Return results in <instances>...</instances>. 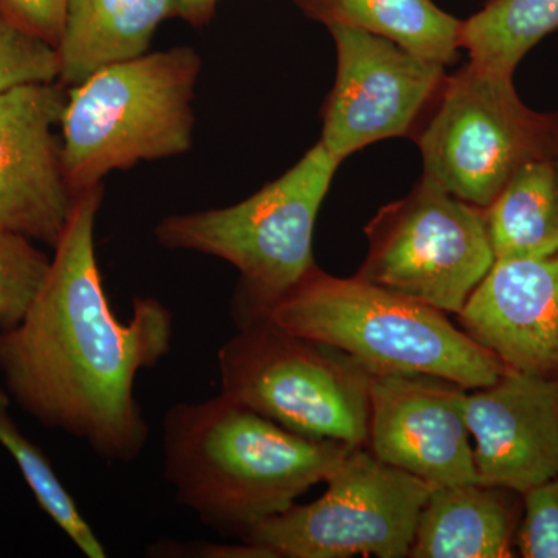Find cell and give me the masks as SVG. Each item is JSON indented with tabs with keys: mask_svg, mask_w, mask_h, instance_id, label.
Listing matches in <instances>:
<instances>
[{
	"mask_svg": "<svg viewBox=\"0 0 558 558\" xmlns=\"http://www.w3.org/2000/svg\"><path fill=\"white\" fill-rule=\"evenodd\" d=\"M101 201L102 185L76 196L38 299L0 330V374L40 424L106 461L132 462L149 439L135 380L170 354L174 317L153 296H137L126 322L113 314L95 253Z\"/></svg>",
	"mask_w": 558,
	"mask_h": 558,
	"instance_id": "cell-1",
	"label": "cell"
},
{
	"mask_svg": "<svg viewBox=\"0 0 558 558\" xmlns=\"http://www.w3.org/2000/svg\"><path fill=\"white\" fill-rule=\"evenodd\" d=\"M354 447L290 432L222 392L175 403L163 418L165 478L179 505L240 539L328 480Z\"/></svg>",
	"mask_w": 558,
	"mask_h": 558,
	"instance_id": "cell-2",
	"label": "cell"
},
{
	"mask_svg": "<svg viewBox=\"0 0 558 558\" xmlns=\"http://www.w3.org/2000/svg\"><path fill=\"white\" fill-rule=\"evenodd\" d=\"M279 328L329 344L371 376L417 374L465 389L490 387L508 366L462 332L444 312L369 284L314 267L267 311Z\"/></svg>",
	"mask_w": 558,
	"mask_h": 558,
	"instance_id": "cell-3",
	"label": "cell"
},
{
	"mask_svg": "<svg viewBox=\"0 0 558 558\" xmlns=\"http://www.w3.org/2000/svg\"><path fill=\"white\" fill-rule=\"evenodd\" d=\"M201 70L199 51L180 46L108 65L70 87L60 135L73 194L102 185L109 172L189 153Z\"/></svg>",
	"mask_w": 558,
	"mask_h": 558,
	"instance_id": "cell-4",
	"label": "cell"
},
{
	"mask_svg": "<svg viewBox=\"0 0 558 558\" xmlns=\"http://www.w3.org/2000/svg\"><path fill=\"white\" fill-rule=\"evenodd\" d=\"M341 161L317 143L288 172L226 208L171 215L154 229L161 247L227 260L241 275L238 326L266 317L306 277L314 260L319 208Z\"/></svg>",
	"mask_w": 558,
	"mask_h": 558,
	"instance_id": "cell-5",
	"label": "cell"
},
{
	"mask_svg": "<svg viewBox=\"0 0 558 558\" xmlns=\"http://www.w3.org/2000/svg\"><path fill=\"white\" fill-rule=\"evenodd\" d=\"M218 366L222 395L275 424L368 444L371 374L339 349L256 318L219 349Z\"/></svg>",
	"mask_w": 558,
	"mask_h": 558,
	"instance_id": "cell-6",
	"label": "cell"
},
{
	"mask_svg": "<svg viewBox=\"0 0 558 558\" xmlns=\"http://www.w3.org/2000/svg\"><path fill=\"white\" fill-rule=\"evenodd\" d=\"M429 109L417 137L422 178L475 207H488L529 161L554 159V113L524 105L510 73L469 61Z\"/></svg>",
	"mask_w": 558,
	"mask_h": 558,
	"instance_id": "cell-7",
	"label": "cell"
},
{
	"mask_svg": "<svg viewBox=\"0 0 558 558\" xmlns=\"http://www.w3.org/2000/svg\"><path fill=\"white\" fill-rule=\"evenodd\" d=\"M328 490L248 529L242 542L274 558L410 556L432 486L354 447L325 481Z\"/></svg>",
	"mask_w": 558,
	"mask_h": 558,
	"instance_id": "cell-8",
	"label": "cell"
},
{
	"mask_svg": "<svg viewBox=\"0 0 558 558\" xmlns=\"http://www.w3.org/2000/svg\"><path fill=\"white\" fill-rule=\"evenodd\" d=\"M357 278L440 312L459 314L495 263L483 208L422 178L377 213Z\"/></svg>",
	"mask_w": 558,
	"mask_h": 558,
	"instance_id": "cell-9",
	"label": "cell"
},
{
	"mask_svg": "<svg viewBox=\"0 0 558 558\" xmlns=\"http://www.w3.org/2000/svg\"><path fill=\"white\" fill-rule=\"evenodd\" d=\"M328 31L337 75L323 108L319 143L343 161L371 143L410 135L438 97L446 65L371 33Z\"/></svg>",
	"mask_w": 558,
	"mask_h": 558,
	"instance_id": "cell-10",
	"label": "cell"
},
{
	"mask_svg": "<svg viewBox=\"0 0 558 558\" xmlns=\"http://www.w3.org/2000/svg\"><path fill=\"white\" fill-rule=\"evenodd\" d=\"M60 81L0 94V227L54 248L76 196L62 168Z\"/></svg>",
	"mask_w": 558,
	"mask_h": 558,
	"instance_id": "cell-11",
	"label": "cell"
},
{
	"mask_svg": "<svg viewBox=\"0 0 558 558\" xmlns=\"http://www.w3.org/2000/svg\"><path fill=\"white\" fill-rule=\"evenodd\" d=\"M464 391L432 376H371V453L432 487L480 483L462 411Z\"/></svg>",
	"mask_w": 558,
	"mask_h": 558,
	"instance_id": "cell-12",
	"label": "cell"
},
{
	"mask_svg": "<svg viewBox=\"0 0 558 558\" xmlns=\"http://www.w3.org/2000/svg\"><path fill=\"white\" fill-rule=\"evenodd\" d=\"M465 389L462 411L480 484L526 494L558 478V403L554 381L508 373L490 387Z\"/></svg>",
	"mask_w": 558,
	"mask_h": 558,
	"instance_id": "cell-13",
	"label": "cell"
},
{
	"mask_svg": "<svg viewBox=\"0 0 558 558\" xmlns=\"http://www.w3.org/2000/svg\"><path fill=\"white\" fill-rule=\"evenodd\" d=\"M458 315L509 369L557 379L558 252L495 260Z\"/></svg>",
	"mask_w": 558,
	"mask_h": 558,
	"instance_id": "cell-14",
	"label": "cell"
},
{
	"mask_svg": "<svg viewBox=\"0 0 558 558\" xmlns=\"http://www.w3.org/2000/svg\"><path fill=\"white\" fill-rule=\"evenodd\" d=\"M523 497L480 483L433 487L418 515L411 558L515 557Z\"/></svg>",
	"mask_w": 558,
	"mask_h": 558,
	"instance_id": "cell-15",
	"label": "cell"
},
{
	"mask_svg": "<svg viewBox=\"0 0 558 558\" xmlns=\"http://www.w3.org/2000/svg\"><path fill=\"white\" fill-rule=\"evenodd\" d=\"M171 17H179V0H69L58 81L70 89L102 68L148 53Z\"/></svg>",
	"mask_w": 558,
	"mask_h": 558,
	"instance_id": "cell-16",
	"label": "cell"
},
{
	"mask_svg": "<svg viewBox=\"0 0 558 558\" xmlns=\"http://www.w3.org/2000/svg\"><path fill=\"white\" fill-rule=\"evenodd\" d=\"M304 16L392 40L418 57L453 64L461 50L462 21L433 0H293Z\"/></svg>",
	"mask_w": 558,
	"mask_h": 558,
	"instance_id": "cell-17",
	"label": "cell"
},
{
	"mask_svg": "<svg viewBox=\"0 0 558 558\" xmlns=\"http://www.w3.org/2000/svg\"><path fill=\"white\" fill-rule=\"evenodd\" d=\"M495 260L558 252V161H529L483 208Z\"/></svg>",
	"mask_w": 558,
	"mask_h": 558,
	"instance_id": "cell-18",
	"label": "cell"
},
{
	"mask_svg": "<svg viewBox=\"0 0 558 558\" xmlns=\"http://www.w3.org/2000/svg\"><path fill=\"white\" fill-rule=\"evenodd\" d=\"M558 31V0H487L462 21L461 49L483 68L513 75L521 60Z\"/></svg>",
	"mask_w": 558,
	"mask_h": 558,
	"instance_id": "cell-19",
	"label": "cell"
},
{
	"mask_svg": "<svg viewBox=\"0 0 558 558\" xmlns=\"http://www.w3.org/2000/svg\"><path fill=\"white\" fill-rule=\"evenodd\" d=\"M11 396L0 388V444L20 468L40 509L64 532L70 542L89 558H105L106 549L84 519L75 499L61 483L43 450L22 433L10 414Z\"/></svg>",
	"mask_w": 558,
	"mask_h": 558,
	"instance_id": "cell-20",
	"label": "cell"
},
{
	"mask_svg": "<svg viewBox=\"0 0 558 558\" xmlns=\"http://www.w3.org/2000/svg\"><path fill=\"white\" fill-rule=\"evenodd\" d=\"M33 242L0 227V330L20 325L49 277L51 256Z\"/></svg>",
	"mask_w": 558,
	"mask_h": 558,
	"instance_id": "cell-21",
	"label": "cell"
},
{
	"mask_svg": "<svg viewBox=\"0 0 558 558\" xmlns=\"http://www.w3.org/2000/svg\"><path fill=\"white\" fill-rule=\"evenodd\" d=\"M60 76L58 51L0 9V94L51 83Z\"/></svg>",
	"mask_w": 558,
	"mask_h": 558,
	"instance_id": "cell-22",
	"label": "cell"
},
{
	"mask_svg": "<svg viewBox=\"0 0 558 558\" xmlns=\"http://www.w3.org/2000/svg\"><path fill=\"white\" fill-rule=\"evenodd\" d=\"M523 497L517 549L524 558H558V478L531 488Z\"/></svg>",
	"mask_w": 558,
	"mask_h": 558,
	"instance_id": "cell-23",
	"label": "cell"
},
{
	"mask_svg": "<svg viewBox=\"0 0 558 558\" xmlns=\"http://www.w3.org/2000/svg\"><path fill=\"white\" fill-rule=\"evenodd\" d=\"M69 0H0V9L17 24L57 49L64 31Z\"/></svg>",
	"mask_w": 558,
	"mask_h": 558,
	"instance_id": "cell-24",
	"label": "cell"
},
{
	"mask_svg": "<svg viewBox=\"0 0 558 558\" xmlns=\"http://www.w3.org/2000/svg\"><path fill=\"white\" fill-rule=\"evenodd\" d=\"M149 556L205 558H274L266 549L242 542V545H213V543L161 542L149 546Z\"/></svg>",
	"mask_w": 558,
	"mask_h": 558,
	"instance_id": "cell-25",
	"label": "cell"
},
{
	"mask_svg": "<svg viewBox=\"0 0 558 558\" xmlns=\"http://www.w3.org/2000/svg\"><path fill=\"white\" fill-rule=\"evenodd\" d=\"M219 0H179V17L193 27H205L213 20Z\"/></svg>",
	"mask_w": 558,
	"mask_h": 558,
	"instance_id": "cell-26",
	"label": "cell"
},
{
	"mask_svg": "<svg viewBox=\"0 0 558 558\" xmlns=\"http://www.w3.org/2000/svg\"><path fill=\"white\" fill-rule=\"evenodd\" d=\"M554 159L558 161V112L554 113Z\"/></svg>",
	"mask_w": 558,
	"mask_h": 558,
	"instance_id": "cell-27",
	"label": "cell"
},
{
	"mask_svg": "<svg viewBox=\"0 0 558 558\" xmlns=\"http://www.w3.org/2000/svg\"><path fill=\"white\" fill-rule=\"evenodd\" d=\"M554 389H556V398H557V403H558V377L557 379H554Z\"/></svg>",
	"mask_w": 558,
	"mask_h": 558,
	"instance_id": "cell-28",
	"label": "cell"
}]
</instances>
